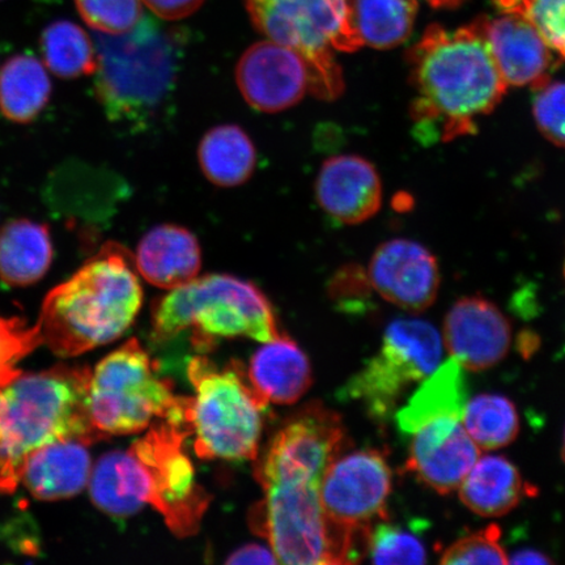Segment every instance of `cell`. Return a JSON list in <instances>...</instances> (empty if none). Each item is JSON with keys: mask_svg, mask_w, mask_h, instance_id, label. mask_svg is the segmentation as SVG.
I'll return each mask as SVG.
<instances>
[{"mask_svg": "<svg viewBox=\"0 0 565 565\" xmlns=\"http://www.w3.org/2000/svg\"><path fill=\"white\" fill-rule=\"evenodd\" d=\"M345 444L341 416L321 402L294 414L268 443L257 468L265 498L253 524L279 564H333L320 494L324 472Z\"/></svg>", "mask_w": 565, "mask_h": 565, "instance_id": "obj_1", "label": "cell"}, {"mask_svg": "<svg viewBox=\"0 0 565 565\" xmlns=\"http://www.w3.org/2000/svg\"><path fill=\"white\" fill-rule=\"evenodd\" d=\"M190 435V420L161 419L129 449L100 457L88 482L94 504L115 518L136 514L148 504L179 539L196 534L211 498L196 482L194 466L183 450Z\"/></svg>", "mask_w": 565, "mask_h": 565, "instance_id": "obj_2", "label": "cell"}, {"mask_svg": "<svg viewBox=\"0 0 565 565\" xmlns=\"http://www.w3.org/2000/svg\"><path fill=\"white\" fill-rule=\"evenodd\" d=\"M408 66L418 95L412 116L428 140L475 132L476 119L490 115L508 88L478 21L455 32L428 26L408 52Z\"/></svg>", "mask_w": 565, "mask_h": 565, "instance_id": "obj_3", "label": "cell"}, {"mask_svg": "<svg viewBox=\"0 0 565 565\" xmlns=\"http://www.w3.org/2000/svg\"><path fill=\"white\" fill-rule=\"evenodd\" d=\"M141 302L136 260L122 245L108 243L46 296L33 329L55 355L77 356L121 337Z\"/></svg>", "mask_w": 565, "mask_h": 565, "instance_id": "obj_4", "label": "cell"}, {"mask_svg": "<svg viewBox=\"0 0 565 565\" xmlns=\"http://www.w3.org/2000/svg\"><path fill=\"white\" fill-rule=\"evenodd\" d=\"M88 366L21 372L0 387V493L15 492L28 457L47 444L104 440L92 424Z\"/></svg>", "mask_w": 565, "mask_h": 565, "instance_id": "obj_5", "label": "cell"}, {"mask_svg": "<svg viewBox=\"0 0 565 565\" xmlns=\"http://www.w3.org/2000/svg\"><path fill=\"white\" fill-rule=\"evenodd\" d=\"M95 92L111 122L146 129L173 94L179 40L150 17L131 31L96 34Z\"/></svg>", "mask_w": 565, "mask_h": 565, "instance_id": "obj_6", "label": "cell"}, {"mask_svg": "<svg viewBox=\"0 0 565 565\" xmlns=\"http://www.w3.org/2000/svg\"><path fill=\"white\" fill-rule=\"evenodd\" d=\"M186 330L194 331L200 349L215 338L268 343L285 337L266 296L252 282L225 274L195 278L153 302L154 342L172 341Z\"/></svg>", "mask_w": 565, "mask_h": 565, "instance_id": "obj_7", "label": "cell"}, {"mask_svg": "<svg viewBox=\"0 0 565 565\" xmlns=\"http://www.w3.org/2000/svg\"><path fill=\"white\" fill-rule=\"evenodd\" d=\"M245 7L257 31L306 61L310 94L328 102L343 94L334 53H353L364 45L353 0H245Z\"/></svg>", "mask_w": 565, "mask_h": 565, "instance_id": "obj_8", "label": "cell"}, {"mask_svg": "<svg viewBox=\"0 0 565 565\" xmlns=\"http://www.w3.org/2000/svg\"><path fill=\"white\" fill-rule=\"evenodd\" d=\"M88 399L92 424L105 439L139 434L161 419H190L193 402L177 397L171 381L159 377L158 366L136 338L97 364Z\"/></svg>", "mask_w": 565, "mask_h": 565, "instance_id": "obj_9", "label": "cell"}, {"mask_svg": "<svg viewBox=\"0 0 565 565\" xmlns=\"http://www.w3.org/2000/svg\"><path fill=\"white\" fill-rule=\"evenodd\" d=\"M188 373L195 391L190 422L196 456L257 461L268 402L252 385L244 366L236 362L217 366L198 356Z\"/></svg>", "mask_w": 565, "mask_h": 565, "instance_id": "obj_10", "label": "cell"}, {"mask_svg": "<svg viewBox=\"0 0 565 565\" xmlns=\"http://www.w3.org/2000/svg\"><path fill=\"white\" fill-rule=\"evenodd\" d=\"M392 470L376 449L339 455L321 486V508L333 564L358 563L369 555L374 521L386 518Z\"/></svg>", "mask_w": 565, "mask_h": 565, "instance_id": "obj_11", "label": "cell"}, {"mask_svg": "<svg viewBox=\"0 0 565 565\" xmlns=\"http://www.w3.org/2000/svg\"><path fill=\"white\" fill-rule=\"evenodd\" d=\"M366 277L381 298L414 313L434 306L441 281L434 254L405 238L380 245Z\"/></svg>", "mask_w": 565, "mask_h": 565, "instance_id": "obj_12", "label": "cell"}, {"mask_svg": "<svg viewBox=\"0 0 565 565\" xmlns=\"http://www.w3.org/2000/svg\"><path fill=\"white\" fill-rule=\"evenodd\" d=\"M444 348L466 371L482 372L503 362L512 345V324L493 302L466 296L444 320Z\"/></svg>", "mask_w": 565, "mask_h": 565, "instance_id": "obj_13", "label": "cell"}, {"mask_svg": "<svg viewBox=\"0 0 565 565\" xmlns=\"http://www.w3.org/2000/svg\"><path fill=\"white\" fill-rule=\"evenodd\" d=\"M236 81L246 103L264 113L292 108L309 90L306 61L274 41L247 49L238 62Z\"/></svg>", "mask_w": 565, "mask_h": 565, "instance_id": "obj_14", "label": "cell"}, {"mask_svg": "<svg viewBox=\"0 0 565 565\" xmlns=\"http://www.w3.org/2000/svg\"><path fill=\"white\" fill-rule=\"evenodd\" d=\"M482 456L456 418L429 422L413 434L406 468L440 494L455 492Z\"/></svg>", "mask_w": 565, "mask_h": 565, "instance_id": "obj_15", "label": "cell"}, {"mask_svg": "<svg viewBox=\"0 0 565 565\" xmlns=\"http://www.w3.org/2000/svg\"><path fill=\"white\" fill-rule=\"evenodd\" d=\"M507 86L540 89L550 82L551 49L525 18L477 20Z\"/></svg>", "mask_w": 565, "mask_h": 565, "instance_id": "obj_16", "label": "cell"}, {"mask_svg": "<svg viewBox=\"0 0 565 565\" xmlns=\"http://www.w3.org/2000/svg\"><path fill=\"white\" fill-rule=\"evenodd\" d=\"M316 194L329 215L349 225L370 221L383 203V185L376 169L355 154L324 161L317 177Z\"/></svg>", "mask_w": 565, "mask_h": 565, "instance_id": "obj_17", "label": "cell"}, {"mask_svg": "<svg viewBox=\"0 0 565 565\" xmlns=\"http://www.w3.org/2000/svg\"><path fill=\"white\" fill-rule=\"evenodd\" d=\"M88 447L89 444L81 440L45 445L28 457L20 483L42 501L76 497L89 482L92 459Z\"/></svg>", "mask_w": 565, "mask_h": 565, "instance_id": "obj_18", "label": "cell"}, {"mask_svg": "<svg viewBox=\"0 0 565 565\" xmlns=\"http://www.w3.org/2000/svg\"><path fill=\"white\" fill-rule=\"evenodd\" d=\"M136 264L148 282L171 291L198 278L201 246L193 233L180 225H158L140 239Z\"/></svg>", "mask_w": 565, "mask_h": 565, "instance_id": "obj_19", "label": "cell"}, {"mask_svg": "<svg viewBox=\"0 0 565 565\" xmlns=\"http://www.w3.org/2000/svg\"><path fill=\"white\" fill-rule=\"evenodd\" d=\"M246 374L267 402L278 405L296 404L313 383L308 356L286 335L254 352Z\"/></svg>", "mask_w": 565, "mask_h": 565, "instance_id": "obj_20", "label": "cell"}, {"mask_svg": "<svg viewBox=\"0 0 565 565\" xmlns=\"http://www.w3.org/2000/svg\"><path fill=\"white\" fill-rule=\"evenodd\" d=\"M457 491L465 507L486 519L503 518L536 492L504 456H480Z\"/></svg>", "mask_w": 565, "mask_h": 565, "instance_id": "obj_21", "label": "cell"}, {"mask_svg": "<svg viewBox=\"0 0 565 565\" xmlns=\"http://www.w3.org/2000/svg\"><path fill=\"white\" fill-rule=\"evenodd\" d=\"M463 369L450 358L422 381L418 391L397 414L401 430L413 435L429 422L443 418L461 420L468 404V384Z\"/></svg>", "mask_w": 565, "mask_h": 565, "instance_id": "obj_22", "label": "cell"}, {"mask_svg": "<svg viewBox=\"0 0 565 565\" xmlns=\"http://www.w3.org/2000/svg\"><path fill=\"white\" fill-rule=\"evenodd\" d=\"M53 257L51 232L45 224L18 218L0 231V280L6 285H34L45 277Z\"/></svg>", "mask_w": 565, "mask_h": 565, "instance_id": "obj_23", "label": "cell"}, {"mask_svg": "<svg viewBox=\"0 0 565 565\" xmlns=\"http://www.w3.org/2000/svg\"><path fill=\"white\" fill-rule=\"evenodd\" d=\"M202 172L221 188L243 185L250 179L257 164V152L252 139L236 125H222L203 137L200 151Z\"/></svg>", "mask_w": 565, "mask_h": 565, "instance_id": "obj_24", "label": "cell"}, {"mask_svg": "<svg viewBox=\"0 0 565 565\" xmlns=\"http://www.w3.org/2000/svg\"><path fill=\"white\" fill-rule=\"evenodd\" d=\"M52 83L33 55L12 56L0 71V111L15 124H30L46 108Z\"/></svg>", "mask_w": 565, "mask_h": 565, "instance_id": "obj_25", "label": "cell"}, {"mask_svg": "<svg viewBox=\"0 0 565 565\" xmlns=\"http://www.w3.org/2000/svg\"><path fill=\"white\" fill-rule=\"evenodd\" d=\"M381 351L404 366L415 383H422L439 369L444 342L433 323L419 318H399L388 323Z\"/></svg>", "mask_w": 565, "mask_h": 565, "instance_id": "obj_26", "label": "cell"}, {"mask_svg": "<svg viewBox=\"0 0 565 565\" xmlns=\"http://www.w3.org/2000/svg\"><path fill=\"white\" fill-rule=\"evenodd\" d=\"M415 384L408 373L381 351L345 384L344 397L362 402L372 418L384 419L402 394Z\"/></svg>", "mask_w": 565, "mask_h": 565, "instance_id": "obj_27", "label": "cell"}, {"mask_svg": "<svg viewBox=\"0 0 565 565\" xmlns=\"http://www.w3.org/2000/svg\"><path fill=\"white\" fill-rule=\"evenodd\" d=\"M418 13V0H353L356 31L379 51L397 47L408 39Z\"/></svg>", "mask_w": 565, "mask_h": 565, "instance_id": "obj_28", "label": "cell"}, {"mask_svg": "<svg viewBox=\"0 0 565 565\" xmlns=\"http://www.w3.org/2000/svg\"><path fill=\"white\" fill-rule=\"evenodd\" d=\"M40 46L46 67L63 79L96 73V46L79 25L68 20L49 24L41 34Z\"/></svg>", "mask_w": 565, "mask_h": 565, "instance_id": "obj_29", "label": "cell"}, {"mask_svg": "<svg viewBox=\"0 0 565 565\" xmlns=\"http://www.w3.org/2000/svg\"><path fill=\"white\" fill-rule=\"evenodd\" d=\"M461 423L482 450L508 447L520 434L518 407L500 394H479L468 401Z\"/></svg>", "mask_w": 565, "mask_h": 565, "instance_id": "obj_30", "label": "cell"}, {"mask_svg": "<svg viewBox=\"0 0 565 565\" xmlns=\"http://www.w3.org/2000/svg\"><path fill=\"white\" fill-rule=\"evenodd\" d=\"M494 4L525 18L551 51L565 60V0H494Z\"/></svg>", "mask_w": 565, "mask_h": 565, "instance_id": "obj_31", "label": "cell"}, {"mask_svg": "<svg viewBox=\"0 0 565 565\" xmlns=\"http://www.w3.org/2000/svg\"><path fill=\"white\" fill-rule=\"evenodd\" d=\"M369 555L374 564H426L428 561L418 536L387 522L372 526Z\"/></svg>", "mask_w": 565, "mask_h": 565, "instance_id": "obj_32", "label": "cell"}, {"mask_svg": "<svg viewBox=\"0 0 565 565\" xmlns=\"http://www.w3.org/2000/svg\"><path fill=\"white\" fill-rule=\"evenodd\" d=\"M77 12L97 33L122 34L139 23L140 0H75Z\"/></svg>", "mask_w": 565, "mask_h": 565, "instance_id": "obj_33", "label": "cell"}, {"mask_svg": "<svg viewBox=\"0 0 565 565\" xmlns=\"http://www.w3.org/2000/svg\"><path fill=\"white\" fill-rule=\"evenodd\" d=\"M501 530L490 525L458 539L444 550L441 564H508Z\"/></svg>", "mask_w": 565, "mask_h": 565, "instance_id": "obj_34", "label": "cell"}, {"mask_svg": "<svg viewBox=\"0 0 565 565\" xmlns=\"http://www.w3.org/2000/svg\"><path fill=\"white\" fill-rule=\"evenodd\" d=\"M39 345L33 328H26L18 318H0V387L19 376L18 363Z\"/></svg>", "mask_w": 565, "mask_h": 565, "instance_id": "obj_35", "label": "cell"}, {"mask_svg": "<svg viewBox=\"0 0 565 565\" xmlns=\"http://www.w3.org/2000/svg\"><path fill=\"white\" fill-rule=\"evenodd\" d=\"M533 104L539 129L551 143L565 148V83H546L536 89Z\"/></svg>", "mask_w": 565, "mask_h": 565, "instance_id": "obj_36", "label": "cell"}, {"mask_svg": "<svg viewBox=\"0 0 565 565\" xmlns=\"http://www.w3.org/2000/svg\"><path fill=\"white\" fill-rule=\"evenodd\" d=\"M372 288L366 271L358 266L345 267L338 273L334 280V296L342 299L365 298L366 291Z\"/></svg>", "mask_w": 565, "mask_h": 565, "instance_id": "obj_37", "label": "cell"}, {"mask_svg": "<svg viewBox=\"0 0 565 565\" xmlns=\"http://www.w3.org/2000/svg\"><path fill=\"white\" fill-rule=\"evenodd\" d=\"M154 15L164 20L185 19L204 3V0H143Z\"/></svg>", "mask_w": 565, "mask_h": 565, "instance_id": "obj_38", "label": "cell"}, {"mask_svg": "<svg viewBox=\"0 0 565 565\" xmlns=\"http://www.w3.org/2000/svg\"><path fill=\"white\" fill-rule=\"evenodd\" d=\"M227 564H279L273 550L259 545L239 547L225 561Z\"/></svg>", "mask_w": 565, "mask_h": 565, "instance_id": "obj_39", "label": "cell"}, {"mask_svg": "<svg viewBox=\"0 0 565 565\" xmlns=\"http://www.w3.org/2000/svg\"><path fill=\"white\" fill-rule=\"evenodd\" d=\"M540 348L541 338L532 330L522 331L518 337V341H515V349H518L520 355L525 359L533 356Z\"/></svg>", "mask_w": 565, "mask_h": 565, "instance_id": "obj_40", "label": "cell"}, {"mask_svg": "<svg viewBox=\"0 0 565 565\" xmlns=\"http://www.w3.org/2000/svg\"><path fill=\"white\" fill-rule=\"evenodd\" d=\"M545 554L536 550H520L513 556L508 555V564H553Z\"/></svg>", "mask_w": 565, "mask_h": 565, "instance_id": "obj_41", "label": "cell"}, {"mask_svg": "<svg viewBox=\"0 0 565 565\" xmlns=\"http://www.w3.org/2000/svg\"><path fill=\"white\" fill-rule=\"evenodd\" d=\"M435 9L454 10L461 6L465 0H427Z\"/></svg>", "mask_w": 565, "mask_h": 565, "instance_id": "obj_42", "label": "cell"}, {"mask_svg": "<svg viewBox=\"0 0 565 565\" xmlns=\"http://www.w3.org/2000/svg\"><path fill=\"white\" fill-rule=\"evenodd\" d=\"M562 458L565 463V433H564L563 447H562Z\"/></svg>", "mask_w": 565, "mask_h": 565, "instance_id": "obj_43", "label": "cell"}, {"mask_svg": "<svg viewBox=\"0 0 565 565\" xmlns=\"http://www.w3.org/2000/svg\"><path fill=\"white\" fill-rule=\"evenodd\" d=\"M564 278H565V263H564Z\"/></svg>", "mask_w": 565, "mask_h": 565, "instance_id": "obj_44", "label": "cell"}]
</instances>
